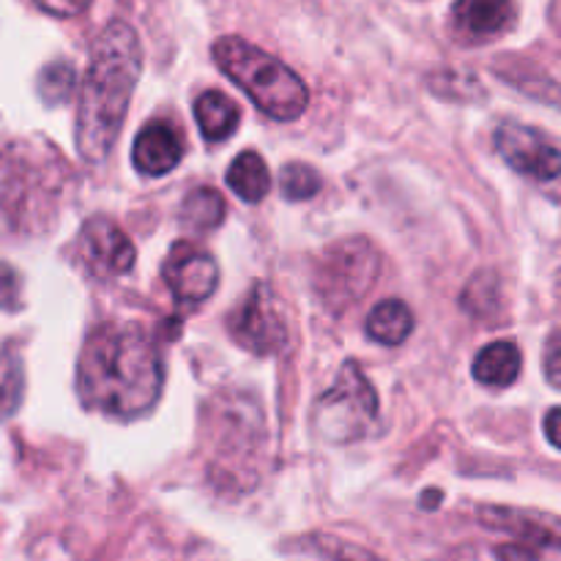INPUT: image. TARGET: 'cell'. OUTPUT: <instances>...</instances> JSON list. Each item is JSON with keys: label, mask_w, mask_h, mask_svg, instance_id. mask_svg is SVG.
Instances as JSON below:
<instances>
[{"label": "cell", "mask_w": 561, "mask_h": 561, "mask_svg": "<svg viewBox=\"0 0 561 561\" xmlns=\"http://www.w3.org/2000/svg\"><path fill=\"white\" fill-rule=\"evenodd\" d=\"M477 518H480L485 529L518 537L526 546L557 548V551H561V518H553V515L518 507H480L477 510Z\"/></svg>", "instance_id": "30bf717a"}, {"label": "cell", "mask_w": 561, "mask_h": 561, "mask_svg": "<svg viewBox=\"0 0 561 561\" xmlns=\"http://www.w3.org/2000/svg\"><path fill=\"white\" fill-rule=\"evenodd\" d=\"M381 274V255L367 239H343L327 247L312 272V288L327 310L343 312L365 299Z\"/></svg>", "instance_id": "277c9868"}, {"label": "cell", "mask_w": 561, "mask_h": 561, "mask_svg": "<svg viewBox=\"0 0 561 561\" xmlns=\"http://www.w3.org/2000/svg\"><path fill=\"white\" fill-rule=\"evenodd\" d=\"M82 266L99 279L124 277L135 266V244L129 236L107 217L88 219L80 233Z\"/></svg>", "instance_id": "9c48e42d"}, {"label": "cell", "mask_w": 561, "mask_h": 561, "mask_svg": "<svg viewBox=\"0 0 561 561\" xmlns=\"http://www.w3.org/2000/svg\"><path fill=\"white\" fill-rule=\"evenodd\" d=\"M25 394V365L16 345H0V420L14 416Z\"/></svg>", "instance_id": "ac0fdd59"}, {"label": "cell", "mask_w": 561, "mask_h": 561, "mask_svg": "<svg viewBox=\"0 0 561 561\" xmlns=\"http://www.w3.org/2000/svg\"><path fill=\"white\" fill-rule=\"evenodd\" d=\"M184 157V140L179 131L164 121H151L140 129L131 146V162L142 175H164L179 168Z\"/></svg>", "instance_id": "8fae6325"}, {"label": "cell", "mask_w": 561, "mask_h": 561, "mask_svg": "<svg viewBox=\"0 0 561 561\" xmlns=\"http://www.w3.org/2000/svg\"><path fill=\"white\" fill-rule=\"evenodd\" d=\"M162 277L179 305H201L217 290L219 268L208 250L195 241H179L162 263Z\"/></svg>", "instance_id": "ba28073f"}, {"label": "cell", "mask_w": 561, "mask_h": 561, "mask_svg": "<svg viewBox=\"0 0 561 561\" xmlns=\"http://www.w3.org/2000/svg\"><path fill=\"white\" fill-rule=\"evenodd\" d=\"M520 365H524V359H520L518 345L510 343V340H499V343L485 345V348L474 356L471 370H474L477 381L485 383V387L504 389L513 387V383L518 381Z\"/></svg>", "instance_id": "4fadbf2b"}, {"label": "cell", "mask_w": 561, "mask_h": 561, "mask_svg": "<svg viewBox=\"0 0 561 561\" xmlns=\"http://www.w3.org/2000/svg\"><path fill=\"white\" fill-rule=\"evenodd\" d=\"M20 305V274L0 261V310H14Z\"/></svg>", "instance_id": "603a6c76"}, {"label": "cell", "mask_w": 561, "mask_h": 561, "mask_svg": "<svg viewBox=\"0 0 561 561\" xmlns=\"http://www.w3.org/2000/svg\"><path fill=\"white\" fill-rule=\"evenodd\" d=\"M225 219V201L217 190L211 186H201V190L190 192L181 203V225L195 233H206L222 225Z\"/></svg>", "instance_id": "e0dca14e"}, {"label": "cell", "mask_w": 561, "mask_h": 561, "mask_svg": "<svg viewBox=\"0 0 561 561\" xmlns=\"http://www.w3.org/2000/svg\"><path fill=\"white\" fill-rule=\"evenodd\" d=\"M542 431H546L548 442L557 449H561V409L548 411L546 420H542Z\"/></svg>", "instance_id": "484cf974"}, {"label": "cell", "mask_w": 561, "mask_h": 561, "mask_svg": "<svg viewBox=\"0 0 561 561\" xmlns=\"http://www.w3.org/2000/svg\"><path fill=\"white\" fill-rule=\"evenodd\" d=\"M499 561H540L529 546H502L496 548Z\"/></svg>", "instance_id": "d4e9b609"}, {"label": "cell", "mask_w": 561, "mask_h": 561, "mask_svg": "<svg viewBox=\"0 0 561 561\" xmlns=\"http://www.w3.org/2000/svg\"><path fill=\"white\" fill-rule=\"evenodd\" d=\"M164 365L140 327H104L88 334L77 362V389L88 409L135 420L157 405Z\"/></svg>", "instance_id": "6da1fadb"}, {"label": "cell", "mask_w": 561, "mask_h": 561, "mask_svg": "<svg viewBox=\"0 0 561 561\" xmlns=\"http://www.w3.org/2000/svg\"><path fill=\"white\" fill-rule=\"evenodd\" d=\"M296 548L307 561H383L367 548L334 535H307L296 542Z\"/></svg>", "instance_id": "d6986e66"}, {"label": "cell", "mask_w": 561, "mask_h": 561, "mask_svg": "<svg viewBox=\"0 0 561 561\" xmlns=\"http://www.w3.org/2000/svg\"><path fill=\"white\" fill-rule=\"evenodd\" d=\"M230 337L247 348L250 354L268 356L277 354L288 343V329H285L283 310L274 299L272 288L266 283L252 285L250 294L244 296L228 321Z\"/></svg>", "instance_id": "8992f818"}, {"label": "cell", "mask_w": 561, "mask_h": 561, "mask_svg": "<svg viewBox=\"0 0 561 561\" xmlns=\"http://www.w3.org/2000/svg\"><path fill=\"white\" fill-rule=\"evenodd\" d=\"M378 420V394L356 362H345L337 381L316 405V427L327 442H359Z\"/></svg>", "instance_id": "5b68a950"}, {"label": "cell", "mask_w": 561, "mask_h": 561, "mask_svg": "<svg viewBox=\"0 0 561 561\" xmlns=\"http://www.w3.org/2000/svg\"><path fill=\"white\" fill-rule=\"evenodd\" d=\"M140 71L142 47L135 27L121 20L104 25L91 47L77 110V151L85 162H102L113 151Z\"/></svg>", "instance_id": "7a4b0ae2"}, {"label": "cell", "mask_w": 561, "mask_h": 561, "mask_svg": "<svg viewBox=\"0 0 561 561\" xmlns=\"http://www.w3.org/2000/svg\"><path fill=\"white\" fill-rule=\"evenodd\" d=\"M496 151L515 173L531 181H553L561 175V151L535 126L502 121L493 135Z\"/></svg>", "instance_id": "52a82bcc"}, {"label": "cell", "mask_w": 561, "mask_h": 561, "mask_svg": "<svg viewBox=\"0 0 561 561\" xmlns=\"http://www.w3.org/2000/svg\"><path fill=\"white\" fill-rule=\"evenodd\" d=\"M542 370L551 387L561 389V332H553L546 340V351H542Z\"/></svg>", "instance_id": "7402d4cb"}, {"label": "cell", "mask_w": 561, "mask_h": 561, "mask_svg": "<svg viewBox=\"0 0 561 561\" xmlns=\"http://www.w3.org/2000/svg\"><path fill=\"white\" fill-rule=\"evenodd\" d=\"M77 85V75H75V66L66 64V60H58V64H49L47 69L42 71L38 77V91H42L44 102L47 104H58L66 102L71 96Z\"/></svg>", "instance_id": "44dd1931"}, {"label": "cell", "mask_w": 561, "mask_h": 561, "mask_svg": "<svg viewBox=\"0 0 561 561\" xmlns=\"http://www.w3.org/2000/svg\"><path fill=\"white\" fill-rule=\"evenodd\" d=\"M211 55L222 75L233 80L268 118L296 121L310 104L305 80L290 66L247 38L222 36L211 47Z\"/></svg>", "instance_id": "3957f363"}, {"label": "cell", "mask_w": 561, "mask_h": 561, "mask_svg": "<svg viewBox=\"0 0 561 561\" xmlns=\"http://www.w3.org/2000/svg\"><path fill=\"white\" fill-rule=\"evenodd\" d=\"M228 186L247 203H261L272 190V173L261 153L244 151L228 168Z\"/></svg>", "instance_id": "9a60e30c"}, {"label": "cell", "mask_w": 561, "mask_h": 561, "mask_svg": "<svg viewBox=\"0 0 561 561\" xmlns=\"http://www.w3.org/2000/svg\"><path fill=\"white\" fill-rule=\"evenodd\" d=\"M279 186H283V195L288 201H310L321 192L323 179L318 175L316 168L305 162H290L283 168V179H279Z\"/></svg>", "instance_id": "ffe728a7"}, {"label": "cell", "mask_w": 561, "mask_h": 561, "mask_svg": "<svg viewBox=\"0 0 561 561\" xmlns=\"http://www.w3.org/2000/svg\"><path fill=\"white\" fill-rule=\"evenodd\" d=\"M195 118L206 140H228L239 126V107L222 91H206L195 102Z\"/></svg>", "instance_id": "5bb4252c"}, {"label": "cell", "mask_w": 561, "mask_h": 561, "mask_svg": "<svg viewBox=\"0 0 561 561\" xmlns=\"http://www.w3.org/2000/svg\"><path fill=\"white\" fill-rule=\"evenodd\" d=\"M47 14L53 16H77L93 3V0H36Z\"/></svg>", "instance_id": "cb8c5ba5"}, {"label": "cell", "mask_w": 561, "mask_h": 561, "mask_svg": "<svg viewBox=\"0 0 561 561\" xmlns=\"http://www.w3.org/2000/svg\"><path fill=\"white\" fill-rule=\"evenodd\" d=\"M414 332V316L400 299H387L373 307L367 318V334L381 345H400Z\"/></svg>", "instance_id": "2e32d148"}, {"label": "cell", "mask_w": 561, "mask_h": 561, "mask_svg": "<svg viewBox=\"0 0 561 561\" xmlns=\"http://www.w3.org/2000/svg\"><path fill=\"white\" fill-rule=\"evenodd\" d=\"M455 25L469 38H491L515 20L513 0H455Z\"/></svg>", "instance_id": "7c38bea8"}]
</instances>
